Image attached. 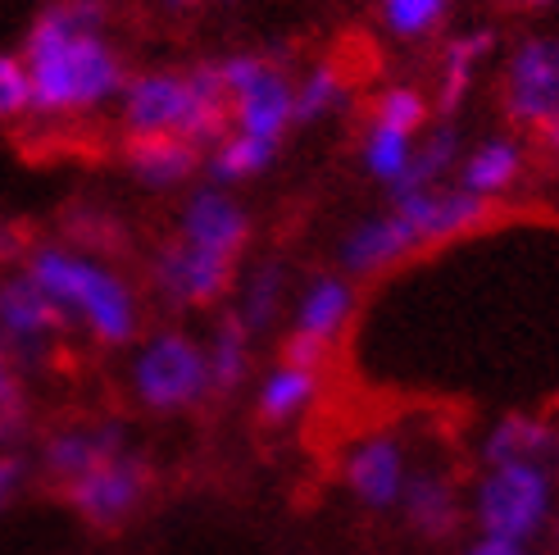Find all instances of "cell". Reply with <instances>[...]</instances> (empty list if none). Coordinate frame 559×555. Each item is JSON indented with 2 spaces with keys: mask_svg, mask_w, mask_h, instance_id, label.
<instances>
[{
  "mask_svg": "<svg viewBox=\"0 0 559 555\" xmlns=\"http://www.w3.org/2000/svg\"><path fill=\"white\" fill-rule=\"evenodd\" d=\"M23 269L64 310L69 328H82L100 346L136 342V332H142V296L119 269H109L105 260H96L92 251H78L69 241L27 246Z\"/></svg>",
  "mask_w": 559,
  "mask_h": 555,
  "instance_id": "6da1fadb",
  "label": "cell"
},
{
  "mask_svg": "<svg viewBox=\"0 0 559 555\" xmlns=\"http://www.w3.org/2000/svg\"><path fill=\"white\" fill-rule=\"evenodd\" d=\"M119 115L128 137H182L205 155L233 132V101L214 60L195 69L132 73L119 96Z\"/></svg>",
  "mask_w": 559,
  "mask_h": 555,
  "instance_id": "7a4b0ae2",
  "label": "cell"
},
{
  "mask_svg": "<svg viewBox=\"0 0 559 555\" xmlns=\"http://www.w3.org/2000/svg\"><path fill=\"white\" fill-rule=\"evenodd\" d=\"M19 55L33 78V115L41 119L92 115V109L119 101L128 87V64L105 33L19 46Z\"/></svg>",
  "mask_w": 559,
  "mask_h": 555,
  "instance_id": "3957f363",
  "label": "cell"
},
{
  "mask_svg": "<svg viewBox=\"0 0 559 555\" xmlns=\"http://www.w3.org/2000/svg\"><path fill=\"white\" fill-rule=\"evenodd\" d=\"M559 515L555 469L546 464H496L468 487V519L478 538L533 546Z\"/></svg>",
  "mask_w": 559,
  "mask_h": 555,
  "instance_id": "277c9868",
  "label": "cell"
},
{
  "mask_svg": "<svg viewBox=\"0 0 559 555\" xmlns=\"http://www.w3.org/2000/svg\"><path fill=\"white\" fill-rule=\"evenodd\" d=\"M128 387H132V401L151 414H182L191 405H201L214 392L205 342H195L182 328L146 332L132 351Z\"/></svg>",
  "mask_w": 559,
  "mask_h": 555,
  "instance_id": "5b68a950",
  "label": "cell"
},
{
  "mask_svg": "<svg viewBox=\"0 0 559 555\" xmlns=\"http://www.w3.org/2000/svg\"><path fill=\"white\" fill-rule=\"evenodd\" d=\"M214 69L233 101V132L283 146V137L296 128V82L287 78V69L273 55L255 50L223 55V60H214Z\"/></svg>",
  "mask_w": 559,
  "mask_h": 555,
  "instance_id": "8992f818",
  "label": "cell"
},
{
  "mask_svg": "<svg viewBox=\"0 0 559 555\" xmlns=\"http://www.w3.org/2000/svg\"><path fill=\"white\" fill-rule=\"evenodd\" d=\"M69 332L64 310L55 305L37 278L19 269H0V342L14 351L19 365H37L50 355V346Z\"/></svg>",
  "mask_w": 559,
  "mask_h": 555,
  "instance_id": "52a82bcc",
  "label": "cell"
},
{
  "mask_svg": "<svg viewBox=\"0 0 559 555\" xmlns=\"http://www.w3.org/2000/svg\"><path fill=\"white\" fill-rule=\"evenodd\" d=\"M233 273H237L233 260H218L201 251V246L182 241L178 233L151 256V287L174 310H205V305L223 300L233 287Z\"/></svg>",
  "mask_w": 559,
  "mask_h": 555,
  "instance_id": "ba28073f",
  "label": "cell"
},
{
  "mask_svg": "<svg viewBox=\"0 0 559 555\" xmlns=\"http://www.w3.org/2000/svg\"><path fill=\"white\" fill-rule=\"evenodd\" d=\"M60 492H64V501L73 506V515L87 519L92 529H119V523H128L146 501L151 464L136 451H123L109 464L92 469V474H82L78 483L60 487Z\"/></svg>",
  "mask_w": 559,
  "mask_h": 555,
  "instance_id": "9c48e42d",
  "label": "cell"
},
{
  "mask_svg": "<svg viewBox=\"0 0 559 555\" xmlns=\"http://www.w3.org/2000/svg\"><path fill=\"white\" fill-rule=\"evenodd\" d=\"M409 479L414 460L396 433H365L342 456V483L365 510H401Z\"/></svg>",
  "mask_w": 559,
  "mask_h": 555,
  "instance_id": "30bf717a",
  "label": "cell"
},
{
  "mask_svg": "<svg viewBox=\"0 0 559 555\" xmlns=\"http://www.w3.org/2000/svg\"><path fill=\"white\" fill-rule=\"evenodd\" d=\"M506 115L537 132L559 115V37H523L510 50Z\"/></svg>",
  "mask_w": 559,
  "mask_h": 555,
  "instance_id": "8fae6325",
  "label": "cell"
},
{
  "mask_svg": "<svg viewBox=\"0 0 559 555\" xmlns=\"http://www.w3.org/2000/svg\"><path fill=\"white\" fill-rule=\"evenodd\" d=\"M178 237L201 246V251L218 256V260H233L246 251L250 241V219L241 210V201L233 197L228 187H214L201 182L191 187V197L182 201V219H178Z\"/></svg>",
  "mask_w": 559,
  "mask_h": 555,
  "instance_id": "7c38bea8",
  "label": "cell"
},
{
  "mask_svg": "<svg viewBox=\"0 0 559 555\" xmlns=\"http://www.w3.org/2000/svg\"><path fill=\"white\" fill-rule=\"evenodd\" d=\"M128 451V433L123 424L115 420H82V424H64V428H55L46 437V447H41V469L46 474L69 487L78 483L82 474H92V469L109 464L115 456Z\"/></svg>",
  "mask_w": 559,
  "mask_h": 555,
  "instance_id": "4fadbf2b",
  "label": "cell"
},
{
  "mask_svg": "<svg viewBox=\"0 0 559 555\" xmlns=\"http://www.w3.org/2000/svg\"><path fill=\"white\" fill-rule=\"evenodd\" d=\"M414 251H424V246H418L409 219L391 205L382 214L359 219L355 228H346V237L337 241V269L346 278H378L382 269L401 264Z\"/></svg>",
  "mask_w": 559,
  "mask_h": 555,
  "instance_id": "5bb4252c",
  "label": "cell"
},
{
  "mask_svg": "<svg viewBox=\"0 0 559 555\" xmlns=\"http://www.w3.org/2000/svg\"><path fill=\"white\" fill-rule=\"evenodd\" d=\"M350 315H355V283L346 273H319L300 287V296L292 305V338L332 355Z\"/></svg>",
  "mask_w": 559,
  "mask_h": 555,
  "instance_id": "9a60e30c",
  "label": "cell"
},
{
  "mask_svg": "<svg viewBox=\"0 0 559 555\" xmlns=\"http://www.w3.org/2000/svg\"><path fill=\"white\" fill-rule=\"evenodd\" d=\"M391 205L409 219L418 246H437V241H451V237H460L468 228H478L487 219V210H491V201L468 197V191H460V187L414 191V197H396Z\"/></svg>",
  "mask_w": 559,
  "mask_h": 555,
  "instance_id": "2e32d148",
  "label": "cell"
},
{
  "mask_svg": "<svg viewBox=\"0 0 559 555\" xmlns=\"http://www.w3.org/2000/svg\"><path fill=\"white\" fill-rule=\"evenodd\" d=\"M401 515L418 538L445 542V538H455V529L468 519V496L460 492V483L445 474V469H414Z\"/></svg>",
  "mask_w": 559,
  "mask_h": 555,
  "instance_id": "e0dca14e",
  "label": "cell"
},
{
  "mask_svg": "<svg viewBox=\"0 0 559 555\" xmlns=\"http://www.w3.org/2000/svg\"><path fill=\"white\" fill-rule=\"evenodd\" d=\"M478 460L483 469L496 464H559V428L550 420H537V414H506L496 420L483 441H478Z\"/></svg>",
  "mask_w": 559,
  "mask_h": 555,
  "instance_id": "ac0fdd59",
  "label": "cell"
},
{
  "mask_svg": "<svg viewBox=\"0 0 559 555\" xmlns=\"http://www.w3.org/2000/svg\"><path fill=\"white\" fill-rule=\"evenodd\" d=\"M123 164L142 187H182L205 169V151H195L182 137H128Z\"/></svg>",
  "mask_w": 559,
  "mask_h": 555,
  "instance_id": "d6986e66",
  "label": "cell"
},
{
  "mask_svg": "<svg viewBox=\"0 0 559 555\" xmlns=\"http://www.w3.org/2000/svg\"><path fill=\"white\" fill-rule=\"evenodd\" d=\"M523 164H527V151L519 137H487L483 146H473L464 160H460V174H455V187L468 191V197H483V201H496L523 178Z\"/></svg>",
  "mask_w": 559,
  "mask_h": 555,
  "instance_id": "ffe728a7",
  "label": "cell"
},
{
  "mask_svg": "<svg viewBox=\"0 0 559 555\" xmlns=\"http://www.w3.org/2000/svg\"><path fill=\"white\" fill-rule=\"evenodd\" d=\"M319 382H323L319 369H300V365L277 359V365L255 387V414H260V424L287 428V424L305 420V414L314 410V401H319Z\"/></svg>",
  "mask_w": 559,
  "mask_h": 555,
  "instance_id": "44dd1931",
  "label": "cell"
},
{
  "mask_svg": "<svg viewBox=\"0 0 559 555\" xmlns=\"http://www.w3.org/2000/svg\"><path fill=\"white\" fill-rule=\"evenodd\" d=\"M491 50H496L491 27H468V33L445 42V50H441V87H437V115L441 119H455L464 109V101H468L473 82H478Z\"/></svg>",
  "mask_w": 559,
  "mask_h": 555,
  "instance_id": "7402d4cb",
  "label": "cell"
},
{
  "mask_svg": "<svg viewBox=\"0 0 559 555\" xmlns=\"http://www.w3.org/2000/svg\"><path fill=\"white\" fill-rule=\"evenodd\" d=\"M451 174H460V128L451 119H441V123H432L424 137H418L414 160H409L405 178L396 182V191H391V201L414 197V191H432Z\"/></svg>",
  "mask_w": 559,
  "mask_h": 555,
  "instance_id": "603a6c76",
  "label": "cell"
},
{
  "mask_svg": "<svg viewBox=\"0 0 559 555\" xmlns=\"http://www.w3.org/2000/svg\"><path fill=\"white\" fill-rule=\"evenodd\" d=\"M205 359H210V387L214 397H228L237 387L250 378V365H255V338H250V328L228 310L205 342Z\"/></svg>",
  "mask_w": 559,
  "mask_h": 555,
  "instance_id": "cb8c5ba5",
  "label": "cell"
},
{
  "mask_svg": "<svg viewBox=\"0 0 559 555\" xmlns=\"http://www.w3.org/2000/svg\"><path fill=\"white\" fill-rule=\"evenodd\" d=\"M287 292H292L287 264H283V260H260L255 269L246 273V283H241V292H237L233 315L250 328V338H264V332L277 323V315H283Z\"/></svg>",
  "mask_w": 559,
  "mask_h": 555,
  "instance_id": "d4e9b609",
  "label": "cell"
},
{
  "mask_svg": "<svg viewBox=\"0 0 559 555\" xmlns=\"http://www.w3.org/2000/svg\"><path fill=\"white\" fill-rule=\"evenodd\" d=\"M277 142H264V137H246V132H228L223 142L205 155V178L214 187H228L233 182H246V178H260L269 164L277 160Z\"/></svg>",
  "mask_w": 559,
  "mask_h": 555,
  "instance_id": "484cf974",
  "label": "cell"
},
{
  "mask_svg": "<svg viewBox=\"0 0 559 555\" xmlns=\"http://www.w3.org/2000/svg\"><path fill=\"white\" fill-rule=\"evenodd\" d=\"M105 23H109L105 0H50V5L27 23L23 46H46V42H64V37L105 33Z\"/></svg>",
  "mask_w": 559,
  "mask_h": 555,
  "instance_id": "4316f807",
  "label": "cell"
},
{
  "mask_svg": "<svg viewBox=\"0 0 559 555\" xmlns=\"http://www.w3.org/2000/svg\"><path fill=\"white\" fill-rule=\"evenodd\" d=\"M346 105H350V78L337 60H319L296 82V128L323 123L332 115H342Z\"/></svg>",
  "mask_w": 559,
  "mask_h": 555,
  "instance_id": "83f0119b",
  "label": "cell"
},
{
  "mask_svg": "<svg viewBox=\"0 0 559 555\" xmlns=\"http://www.w3.org/2000/svg\"><path fill=\"white\" fill-rule=\"evenodd\" d=\"M414 146H418V137L369 119L365 132H359V164H365V174L373 182H382L386 191H396V182L405 178L409 160H414Z\"/></svg>",
  "mask_w": 559,
  "mask_h": 555,
  "instance_id": "f1b7e54d",
  "label": "cell"
},
{
  "mask_svg": "<svg viewBox=\"0 0 559 555\" xmlns=\"http://www.w3.org/2000/svg\"><path fill=\"white\" fill-rule=\"evenodd\" d=\"M455 0H378V19L391 37L401 42H428L437 27L451 19Z\"/></svg>",
  "mask_w": 559,
  "mask_h": 555,
  "instance_id": "f546056e",
  "label": "cell"
},
{
  "mask_svg": "<svg viewBox=\"0 0 559 555\" xmlns=\"http://www.w3.org/2000/svg\"><path fill=\"white\" fill-rule=\"evenodd\" d=\"M432 109H437V105H432L424 92H418V87H409V82H396V87L378 92L369 119L396 128V132H409V137H424L428 123H432Z\"/></svg>",
  "mask_w": 559,
  "mask_h": 555,
  "instance_id": "4dcf8cb0",
  "label": "cell"
},
{
  "mask_svg": "<svg viewBox=\"0 0 559 555\" xmlns=\"http://www.w3.org/2000/svg\"><path fill=\"white\" fill-rule=\"evenodd\" d=\"M33 115V78L19 50H0V123Z\"/></svg>",
  "mask_w": 559,
  "mask_h": 555,
  "instance_id": "1f68e13d",
  "label": "cell"
},
{
  "mask_svg": "<svg viewBox=\"0 0 559 555\" xmlns=\"http://www.w3.org/2000/svg\"><path fill=\"white\" fill-rule=\"evenodd\" d=\"M27 424V397L19 382V359L0 342V441H14Z\"/></svg>",
  "mask_w": 559,
  "mask_h": 555,
  "instance_id": "d6a6232c",
  "label": "cell"
},
{
  "mask_svg": "<svg viewBox=\"0 0 559 555\" xmlns=\"http://www.w3.org/2000/svg\"><path fill=\"white\" fill-rule=\"evenodd\" d=\"M19 483H23V460L19 456H0V510L14 501Z\"/></svg>",
  "mask_w": 559,
  "mask_h": 555,
  "instance_id": "836d02e7",
  "label": "cell"
},
{
  "mask_svg": "<svg viewBox=\"0 0 559 555\" xmlns=\"http://www.w3.org/2000/svg\"><path fill=\"white\" fill-rule=\"evenodd\" d=\"M460 555H537L533 546H514V542H496V538H473Z\"/></svg>",
  "mask_w": 559,
  "mask_h": 555,
  "instance_id": "e575fe53",
  "label": "cell"
},
{
  "mask_svg": "<svg viewBox=\"0 0 559 555\" xmlns=\"http://www.w3.org/2000/svg\"><path fill=\"white\" fill-rule=\"evenodd\" d=\"M23 256H27V246H23L19 228H10V224H0V260H23Z\"/></svg>",
  "mask_w": 559,
  "mask_h": 555,
  "instance_id": "d590c367",
  "label": "cell"
},
{
  "mask_svg": "<svg viewBox=\"0 0 559 555\" xmlns=\"http://www.w3.org/2000/svg\"><path fill=\"white\" fill-rule=\"evenodd\" d=\"M542 146H546V155L559 164V115H555V119L542 128Z\"/></svg>",
  "mask_w": 559,
  "mask_h": 555,
  "instance_id": "8d00e7d4",
  "label": "cell"
},
{
  "mask_svg": "<svg viewBox=\"0 0 559 555\" xmlns=\"http://www.w3.org/2000/svg\"><path fill=\"white\" fill-rule=\"evenodd\" d=\"M164 5H169V10H187V5H191V0H164Z\"/></svg>",
  "mask_w": 559,
  "mask_h": 555,
  "instance_id": "74e56055",
  "label": "cell"
},
{
  "mask_svg": "<svg viewBox=\"0 0 559 555\" xmlns=\"http://www.w3.org/2000/svg\"><path fill=\"white\" fill-rule=\"evenodd\" d=\"M523 5H533V10H542V5H555V0H523Z\"/></svg>",
  "mask_w": 559,
  "mask_h": 555,
  "instance_id": "f35d334b",
  "label": "cell"
},
{
  "mask_svg": "<svg viewBox=\"0 0 559 555\" xmlns=\"http://www.w3.org/2000/svg\"><path fill=\"white\" fill-rule=\"evenodd\" d=\"M214 5H237V0H214Z\"/></svg>",
  "mask_w": 559,
  "mask_h": 555,
  "instance_id": "ab89813d",
  "label": "cell"
}]
</instances>
